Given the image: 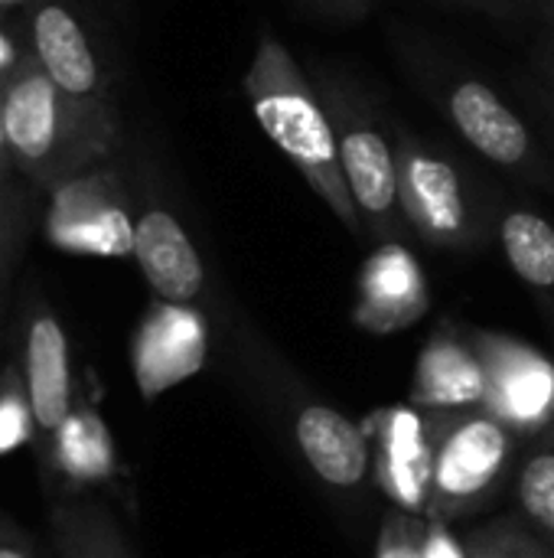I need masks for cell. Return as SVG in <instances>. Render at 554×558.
Segmentation results:
<instances>
[{
	"mask_svg": "<svg viewBox=\"0 0 554 558\" xmlns=\"http://www.w3.org/2000/svg\"><path fill=\"white\" fill-rule=\"evenodd\" d=\"M0 114L16 177L33 190H52L101 167L121 141L114 101L75 98L29 59L0 88Z\"/></svg>",
	"mask_w": 554,
	"mask_h": 558,
	"instance_id": "obj_1",
	"label": "cell"
},
{
	"mask_svg": "<svg viewBox=\"0 0 554 558\" xmlns=\"http://www.w3.org/2000/svg\"><path fill=\"white\" fill-rule=\"evenodd\" d=\"M245 95L264 137L300 170L307 186L330 206V213L353 235H362L366 222L343 177L333 114L274 33L261 29L258 36L251 65L245 72Z\"/></svg>",
	"mask_w": 554,
	"mask_h": 558,
	"instance_id": "obj_2",
	"label": "cell"
},
{
	"mask_svg": "<svg viewBox=\"0 0 554 558\" xmlns=\"http://www.w3.org/2000/svg\"><path fill=\"white\" fill-rule=\"evenodd\" d=\"M434 484L428 517L457 523L483 513L506 490L516 464V435L483 409L431 412Z\"/></svg>",
	"mask_w": 554,
	"mask_h": 558,
	"instance_id": "obj_3",
	"label": "cell"
},
{
	"mask_svg": "<svg viewBox=\"0 0 554 558\" xmlns=\"http://www.w3.org/2000/svg\"><path fill=\"white\" fill-rule=\"evenodd\" d=\"M16 366L26 383V396L36 422V445H39L52 438L78 405L65 327L52 311V304L46 301V294L39 291H26L20 304Z\"/></svg>",
	"mask_w": 554,
	"mask_h": 558,
	"instance_id": "obj_4",
	"label": "cell"
},
{
	"mask_svg": "<svg viewBox=\"0 0 554 558\" xmlns=\"http://www.w3.org/2000/svg\"><path fill=\"white\" fill-rule=\"evenodd\" d=\"M483 360V412L503 422L516 438L542 435L554 422V363L535 347L506 333H470Z\"/></svg>",
	"mask_w": 554,
	"mask_h": 558,
	"instance_id": "obj_5",
	"label": "cell"
},
{
	"mask_svg": "<svg viewBox=\"0 0 554 558\" xmlns=\"http://www.w3.org/2000/svg\"><path fill=\"white\" fill-rule=\"evenodd\" d=\"M29 62L62 92L111 101V72L72 0H33L20 13Z\"/></svg>",
	"mask_w": 554,
	"mask_h": 558,
	"instance_id": "obj_6",
	"label": "cell"
},
{
	"mask_svg": "<svg viewBox=\"0 0 554 558\" xmlns=\"http://www.w3.org/2000/svg\"><path fill=\"white\" fill-rule=\"evenodd\" d=\"M398 203L405 222L441 248H464L477 239L473 206L457 167L405 137L398 147Z\"/></svg>",
	"mask_w": 554,
	"mask_h": 558,
	"instance_id": "obj_7",
	"label": "cell"
},
{
	"mask_svg": "<svg viewBox=\"0 0 554 558\" xmlns=\"http://www.w3.org/2000/svg\"><path fill=\"white\" fill-rule=\"evenodd\" d=\"M372 445V474L395 510L428 517L434 484V425L431 412L382 409L366 425Z\"/></svg>",
	"mask_w": 554,
	"mask_h": 558,
	"instance_id": "obj_8",
	"label": "cell"
},
{
	"mask_svg": "<svg viewBox=\"0 0 554 558\" xmlns=\"http://www.w3.org/2000/svg\"><path fill=\"white\" fill-rule=\"evenodd\" d=\"M333 124L343 177L362 222L382 239L398 235L405 222L398 203V150H392V144L372 121L359 118L353 108H343V101L333 111Z\"/></svg>",
	"mask_w": 554,
	"mask_h": 558,
	"instance_id": "obj_9",
	"label": "cell"
},
{
	"mask_svg": "<svg viewBox=\"0 0 554 558\" xmlns=\"http://www.w3.org/2000/svg\"><path fill=\"white\" fill-rule=\"evenodd\" d=\"M56 213L49 232L62 248L101 252V255H131L134 219H127L118 186L108 173L95 167L52 186Z\"/></svg>",
	"mask_w": 554,
	"mask_h": 558,
	"instance_id": "obj_10",
	"label": "cell"
},
{
	"mask_svg": "<svg viewBox=\"0 0 554 558\" xmlns=\"http://www.w3.org/2000/svg\"><path fill=\"white\" fill-rule=\"evenodd\" d=\"M131 255L163 304L189 307L206 291V265L199 248L183 222L160 203H147L134 216Z\"/></svg>",
	"mask_w": 554,
	"mask_h": 558,
	"instance_id": "obj_11",
	"label": "cell"
},
{
	"mask_svg": "<svg viewBox=\"0 0 554 558\" xmlns=\"http://www.w3.org/2000/svg\"><path fill=\"white\" fill-rule=\"evenodd\" d=\"M36 458L46 484L52 490L62 487V497H91L88 487H101L118 477V454L111 435L98 409H91L82 399L69 422L52 438L36 445Z\"/></svg>",
	"mask_w": 554,
	"mask_h": 558,
	"instance_id": "obj_12",
	"label": "cell"
},
{
	"mask_svg": "<svg viewBox=\"0 0 554 558\" xmlns=\"http://www.w3.org/2000/svg\"><path fill=\"white\" fill-rule=\"evenodd\" d=\"M447 114L454 128L464 134V141L480 150L487 160L509 167V170H529L539 160L535 141L526 128V121L480 78H464L447 95Z\"/></svg>",
	"mask_w": 554,
	"mask_h": 558,
	"instance_id": "obj_13",
	"label": "cell"
},
{
	"mask_svg": "<svg viewBox=\"0 0 554 558\" xmlns=\"http://www.w3.org/2000/svg\"><path fill=\"white\" fill-rule=\"evenodd\" d=\"M294 445L307 468L330 487L353 490L372 471L366 428L323 402H310L294 415Z\"/></svg>",
	"mask_w": 554,
	"mask_h": 558,
	"instance_id": "obj_14",
	"label": "cell"
},
{
	"mask_svg": "<svg viewBox=\"0 0 554 558\" xmlns=\"http://www.w3.org/2000/svg\"><path fill=\"white\" fill-rule=\"evenodd\" d=\"M487 373L473 347V337L438 330L418 356L408 402L424 412L483 409Z\"/></svg>",
	"mask_w": 554,
	"mask_h": 558,
	"instance_id": "obj_15",
	"label": "cell"
},
{
	"mask_svg": "<svg viewBox=\"0 0 554 558\" xmlns=\"http://www.w3.org/2000/svg\"><path fill=\"white\" fill-rule=\"evenodd\" d=\"M52 558H137L118 517L98 497H59L49 510Z\"/></svg>",
	"mask_w": 554,
	"mask_h": 558,
	"instance_id": "obj_16",
	"label": "cell"
},
{
	"mask_svg": "<svg viewBox=\"0 0 554 558\" xmlns=\"http://www.w3.org/2000/svg\"><path fill=\"white\" fill-rule=\"evenodd\" d=\"M424 314V281L411 258L398 248H385L372 258L362 278L359 324L369 330H398Z\"/></svg>",
	"mask_w": 554,
	"mask_h": 558,
	"instance_id": "obj_17",
	"label": "cell"
},
{
	"mask_svg": "<svg viewBox=\"0 0 554 558\" xmlns=\"http://www.w3.org/2000/svg\"><path fill=\"white\" fill-rule=\"evenodd\" d=\"M500 242L513 271L539 291L554 288V226L529 209H513L500 222Z\"/></svg>",
	"mask_w": 554,
	"mask_h": 558,
	"instance_id": "obj_18",
	"label": "cell"
},
{
	"mask_svg": "<svg viewBox=\"0 0 554 558\" xmlns=\"http://www.w3.org/2000/svg\"><path fill=\"white\" fill-rule=\"evenodd\" d=\"M467 558H554L549 536L522 526L519 520H493L464 539Z\"/></svg>",
	"mask_w": 554,
	"mask_h": 558,
	"instance_id": "obj_19",
	"label": "cell"
},
{
	"mask_svg": "<svg viewBox=\"0 0 554 558\" xmlns=\"http://www.w3.org/2000/svg\"><path fill=\"white\" fill-rule=\"evenodd\" d=\"M36 226V203L29 183H3L0 186V288L16 265L29 232Z\"/></svg>",
	"mask_w": 554,
	"mask_h": 558,
	"instance_id": "obj_20",
	"label": "cell"
},
{
	"mask_svg": "<svg viewBox=\"0 0 554 558\" xmlns=\"http://www.w3.org/2000/svg\"><path fill=\"white\" fill-rule=\"evenodd\" d=\"M516 500L532 526L554 543V451H535L516 471Z\"/></svg>",
	"mask_w": 554,
	"mask_h": 558,
	"instance_id": "obj_21",
	"label": "cell"
},
{
	"mask_svg": "<svg viewBox=\"0 0 554 558\" xmlns=\"http://www.w3.org/2000/svg\"><path fill=\"white\" fill-rule=\"evenodd\" d=\"M26 441H36V422H33L23 373L16 360H10L0 366V454Z\"/></svg>",
	"mask_w": 554,
	"mask_h": 558,
	"instance_id": "obj_22",
	"label": "cell"
},
{
	"mask_svg": "<svg viewBox=\"0 0 554 558\" xmlns=\"http://www.w3.org/2000/svg\"><path fill=\"white\" fill-rule=\"evenodd\" d=\"M424 539H428V517L392 507L379 526L376 558H424Z\"/></svg>",
	"mask_w": 554,
	"mask_h": 558,
	"instance_id": "obj_23",
	"label": "cell"
},
{
	"mask_svg": "<svg viewBox=\"0 0 554 558\" xmlns=\"http://www.w3.org/2000/svg\"><path fill=\"white\" fill-rule=\"evenodd\" d=\"M0 558H46L42 549L36 546V539L13 523L7 513H0Z\"/></svg>",
	"mask_w": 554,
	"mask_h": 558,
	"instance_id": "obj_24",
	"label": "cell"
},
{
	"mask_svg": "<svg viewBox=\"0 0 554 558\" xmlns=\"http://www.w3.org/2000/svg\"><path fill=\"white\" fill-rule=\"evenodd\" d=\"M26 43L23 33H16L7 20H0V88L10 82V75L26 62Z\"/></svg>",
	"mask_w": 554,
	"mask_h": 558,
	"instance_id": "obj_25",
	"label": "cell"
},
{
	"mask_svg": "<svg viewBox=\"0 0 554 558\" xmlns=\"http://www.w3.org/2000/svg\"><path fill=\"white\" fill-rule=\"evenodd\" d=\"M424 558H467L460 539L451 536V523L428 517V539H424Z\"/></svg>",
	"mask_w": 554,
	"mask_h": 558,
	"instance_id": "obj_26",
	"label": "cell"
},
{
	"mask_svg": "<svg viewBox=\"0 0 554 558\" xmlns=\"http://www.w3.org/2000/svg\"><path fill=\"white\" fill-rule=\"evenodd\" d=\"M16 180V167H13V157H10V147H7V134H3V114H0V186Z\"/></svg>",
	"mask_w": 554,
	"mask_h": 558,
	"instance_id": "obj_27",
	"label": "cell"
},
{
	"mask_svg": "<svg viewBox=\"0 0 554 558\" xmlns=\"http://www.w3.org/2000/svg\"><path fill=\"white\" fill-rule=\"evenodd\" d=\"M467 3H477V7L493 10V13H506V10H513L516 3H522V0H467Z\"/></svg>",
	"mask_w": 554,
	"mask_h": 558,
	"instance_id": "obj_28",
	"label": "cell"
},
{
	"mask_svg": "<svg viewBox=\"0 0 554 558\" xmlns=\"http://www.w3.org/2000/svg\"><path fill=\"white\" fill-rule=\"evenodd\" d=\"M33 0H0V20H7L10 13H23Z\"/></svg>",
	"mask_w": 554,
	"mask_h": 558,
	"instance_id": "obj_29",
	"label": "cell"
},
{
	"mask_svg": "<svg viewBox=\"0 0 554 558\" xmlns=\"http://www.w3.org/2000/svg\"><path fill=\"white\" fill-rule=\"evenodd\" d=\"M0 320H3V304H0ZM0 330H3V327H0Z\"/></svg>",
	"mask_w": 554,
	"mask_h": 558,
	"instance_id": "obj_30",
	"label": "cell"
},
{
	"mask_svg": "<svg viewBox=\"0 0 554 558\" xmlns=\"http://www.w3.org/2000/svg\"><path fill=\"white\" fill-rule=\"evenodd\" d=\"M343 3H349V0H343Z\"/></svg>",
	"mask_w": 554,
	"mask_h": 558,
	"instance_id": "obj_31",
	"label": "cell"
}]
</instances>
